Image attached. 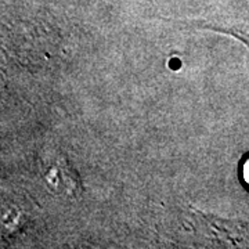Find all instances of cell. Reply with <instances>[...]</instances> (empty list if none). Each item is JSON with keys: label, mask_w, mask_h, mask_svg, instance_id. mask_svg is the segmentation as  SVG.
I'll use <instances>...</instances> for the list:
<instances>
[{"label": "cell", "mask_w": 249, "mask_h": 249, "mask_svg": "<svg viewBox=\"0 0 249 249\" xmlns=\"http://www.w3.org/2000/svg\"><path fill=\"white\" fill-rule=\"evenodd\" d=\"M241 173H242V181H244V183H245V186L249 188V155L245 158L244 163H242Z\"/></svg>", "instance_id": "cell-1"}]
</instances>
